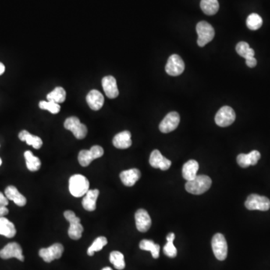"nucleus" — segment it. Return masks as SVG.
Instances as JSON below:
<instances>
[{
  "label": "nucleus",
  "mask_w": 270,
  "mask_h": 270,
  "mask_svg": "<svg viewBox=\"0 0 270 270\" xmlns=\"http://www.w3.org/2000/svg\"><path fill=\"white\" fill-rule=\"evenodd\" d=\"M212 179L206 175H197L194 179L187 181L186 189L189 193L192 194H204L211 187Z\"/></svg>",
  "instance_id": "obj_1"
},
{
  "label": "nucleus",
  "mask_w": 270,
  "mask_h": 270,
  "mask_svg": "<svg viewBox=\"0 0 270 270\" xmlns=\"http://www.w3.org/2000/svg\"><path fill=\"white\" fill-rule=\"evenodd\" d=\"M89 190L90 182L86 176L75 174L69 179V191L74 197H83Z\"/></svg>",
  "instance_id": "obj_2"
},
{
  "label": "nucleus",
  "mask_w": 270,
  "mask_h": 270,
  "mask_svg": "<svg viewBox=\"0 0 270 270\" xmlns=\"http://www.w3.org/2000/svg\"><path fill=\"white\" fill-rule=\"evenodd\" d=\"M64 216H65V219L69 221V224H70V227H69V231H68L69 237L71 239H75V240L80 239L83 232V227L80 224V218L76 216L75 212L71 211V210L65 211L64 212Z\"/></svg>",
  "instance_id": "obj_3"
},
{
  "label": "nucleus",
  "mask_w": 270,
  "mask_h": 270,
  "mask_svg": "<svg viewBox=\"0 0 270 270\" xmlns=\"http://www.w3.org/2000/svg\"><path fill=\"white\" fill-rule=\"evenodd\" d=\"M196 31L198 35L197 44L200 47H204L213 39L215 36L214 28L206 21L199 22L196 26Z\"/></svg>",
  "instance_id": "obj_4"
},
{
  "label": "nucleus",
  "mask_w": 270,
  "mask_h": 270,
  "mask_svg": "<svg viewBox=\"0 0 270 270\" xmlns=\"http://www.w3.org/2000/svg\"><path fill=\"white\" fill-rule=\"evenodd\" d=\"M64 127L67 130L71 131L77 139L81 140L87 135V128L84 124L80 122V119L76 116H71L65 119Z\"/></svg>",
  "instance_id": "obj_5"
},
{
  "label": "nucleus",
  "mask_w": 270,
  "mask_h": 270,
  "mask_svg": "<svg viewBox=\"0 0 270 270\" xmlns=\"http://www.w3.org/2000/svg\"><path fill=\"white\" fill-rule=\"evenodd\" d=\"M212 248L215 257L218 260H225L228 256V243L221 233L214 235L212 239Z\"/></svg>",
  "instance_id": "obj_6"
},
{
  "label": "nucleus",
  "mask_w": 270,
  "mask_h": 270,
  "mask_svg": "<svg viewBox=\"0 0 270 270\" xmlns=\"http://www.w3.org/2000/svg\"><path fill=\"white\" fill-rule=\"evenodd\" d=\"M104 155V150L100 146H93L90 150H83L79 153L78 161L82 167H87L93 160L101 158Z\"/></svg>",
  "instance_id": "obj_7"
},
{
  "label": "nucleus",
  "mask_w": 270,
  "mask_h": 270,
  "mask_svg": "<svg viewBox=\"0 0 270 270\" xmlns=\"http://www.w3.org/2000/svg\"><path fill=\"white\" fill-rule=\"evenodd\" d=\"M245 206L249 210L267 211L270 209V200L264 196L252 194L248 197Z\"/></svg>",
  "instance_id": "obj_8"
},
{
  "label": "nucleus",
  "mask_w": 270,
  "mask_h": 270,
  "mask_svg": "<svg viewBox=\"0 0 270 270\" xmlns=\"http://www.w3.org/2000/svg\"><path fill=\"white\" fill-rule=\"evenodd\" d=\"M236 119V114L233 108L229 106H224L220 108L215 115V122L220 127H228L233 124Z\"/></svg>",
  "instance_id": "obj_9"
},
{
  "label": "nucleus",
  "mask_w": 270,
  "mask_h": 270,
  "mask_svg": "<svg viewBox=\"0 0 270 270\" xmlns=\"http://www.w3.org/2000/svg\"><path fill=\"white\" fill-rule=\"evenodd\" d=\"M185 70V63L177 54H173L169 57L165 66V71L171 76H179Z\"/></svg>",
  "instance_id": "obj_10"
},
{
  "label": "nucleus",
  "mask_w": 270,
  "mask_h": 270,
  "mask_svg": "<svg viewBox=\"0 0 270 270\" xmlns=\"http://www.w3.org/2000/svg\"><path fill=\"white\" fill-rule=\"evenodd\" d=\"M64 247L60 243H55L49 248L41 249L39 251V256L47 263H51L56 259L62 257Z\"/></svg>",
  "instance_id": "obj_11"
},
{
  "label": "nucleus",
  "mask_w": 270,
  "mask_h": 270,
  "mask_svg": "<svg viewBox=\"0 0 270 270\" xmlns=\"http://www.w3.org/2000/svg\"><path fill=\"white\" fill-rule=\"evenodd\" d=\"M0 257L4 260L15 257L20 261H24L23 250L20 245L17 243H10L6 245L0 251Z\"/></svg>",
  "instance_id": "obj_12"
},
{
  "label": "nucleus",
  "mask_w": 270,
  "mask_h": 270,
  "mask_svg": "<svg viewBox=\"0 0 270 270\" xmlns=\"http://www.w3.org/2000/svg\"><path fill=\"white\" fill-rule=\"evenodd\" d=\"M179 122H180V116L177 112L169 113L160 123V131L162 133H170L178 127Z\"/></svg>",
  "instance_id": "obj_13"
},
{
  "label": "nucleus",
  "mask_w": 270,
  "mask_h": 270,
  "mask_svg": "<svg viewBox=\"0 0 270 270\" xmlns=\"http://www.w3.org/2000/svg\"><path fill=\"white\" fill-rule=\"evenodd\" d=\"M135 223L140 232H147L152 225V220L147 210L140 209L135 213Z\"/></svg>",
  "instance_id": "obj_14"
},
{
  "label": "nucleus",
  "mask_w": 270,
  "mask_h": 270,
  "mask_svg": "<svg viewBox=\"0 0 270 270\" xmlns=\"http://www.w3.org/2000/svg\"><path fill=\"white\" fill-rule=\"evenodd\" d=\"M150 164L153 168H159L161 171H167L171 166V161L163 156L158 150H153L152 152L150 158Z\"/></svg>",
  "instance_id": "obj_15"
},
{
  "label": "nucleus",
  "mask_w": 270,
  "mask_h": 270,
  "mask_svg": "<svg viewBox=\"0 0 270 270\" xmlns=\"http://www.w3.org/2000/svg\"><path fill=\"white\" fill-rule=\"evenodd\" d=\"M260 158V153L257 150H253L249 154H239L236 158L238 165L241 168H246L251 165H257Z\"/></svg>",
  "instance_id": "obj_16"
},
{
  "label": "nucleus",
  "mask_w": 270,
  "mask_h": 270,
  "mask_svg": "<svg viewBox=\"0 0 270 270\" xmlns=\"http://www.w3.org/2000/svg\"><path fill=\"white\" fill-rule=\"evenodd\" d=\"M103 90L109 98H115L119 96L116 80L113 76H106L102 79Z\"/></svg>",
  "instance_id": "obj_17"
},
{
  "label": "nucleus",
  "mask_w": 270,
  "mask_h": 270,
  "mask_svg": "<svg viewBox=\"0 0 270 270\" xmlns=\"http://www.w3.org/2000/svg\"><path fill=\"white\" fill-rule=\"evenodd\" d=\"M86 102L92 110L98 111L104 105V96L98 90H91L86 96Z\"/></svg>",
  "instance_id": "obj_18"
},
{
  "label": "nucleus",
  "mask_w": 270,
  "mask_h": 270,
  "mask_svg": "<svg viewBox=\"0 0 270 270\" xmlns=\"http://www.w3.org/2000/svg\"><path fill=\"white\" fill-rule=\"evenodd\" d=\"M113 144L116 148L125 150L132 146V135L129 131H124L115 135L113 139Z\"/></svg>",
  "instance_id": "obj_19"
},
{
  "label": "nucleus",
  "mask_w": 270,
  "mask_h": 270,
  "mask_svg": "<svg viewBox=\"0 0 270 270\" xmlns=\"http://www.w3.org/2000/svg\"><path fill=\"white\" fill-rule=\"evenodd\" d=\"M140 176H141L140 171L136 168L122 171L119 175L122 183L129 187L133 186L139 180Z\"/></svg>",
  "instance_id": "obj_20"
},
{
  "label": "nucleus",
  "mask_w": 270,
  "mask_h": 270,
  "mask_svg": "<svg viewBox=\"0 0 270 270\" xmlns=\"http://www.w3.org/2000/svg\"><path fill=\"white\" fill-rule=\"evenodd\" d=\"M99 195V191L98 189H93V190H89L83 196V200H82V205L83 208L87 211H94L96 209V201Z\"/></svg>",
  "instance_id": "obj_21"
},
{
  "label": "nucleus",
  "mask_w": 270,
  "mask_h": 270,
  "mask_svg": "<svg viewBox=\"0 0 270 270\" xmlns=\"http://www.w3.org/2000/svg\"><path fill=\"white\" fill-rule=\"evenodd\" d=\"M5 196L8 200H12L15 204L19 207H24L26 204V198L20 194L16 187L13 186H9L5 189Z\"/></svg>",
  "instance_id": "obj_22"
},
{
  "label": "nucleus",
  "mask_w": 270,
  "mask_h": 270,
  "mask_svg": "<svg viewBox=\"0 0 270 270\" xmlns=\"http://www.w3.org/2000/svg\"><path fill=\"white\" fill-rule=\"evenodd\" d=\"M198 170V162L195 160H189L182 167V176L186 180H192L197 176Z\"/></svg>",
  "instance_id": "obj_23"
},
{
  "label": "nucleus",
  "mask_w": 270,
  "mask_h": 270,
  "mask_svg": "<svg viewBox=\"0 0 270 270\" xmlns=\"http://www.w3.org/2000/svg\"><path fill=\"white\" fill-rule=\"evenodd\" d=\"M18 137L21 141L26 142L28 145L33 146V148L36 149V150H39L42 147V140L38 136L31 135L27 131H21L18 135Z\"/></svg>",
  "instance_id": "obj_24"
},
{
  "label": "nucleus",
  "mask_w": 270,
  "mask_h": 270,
  "mask_svg": "<svg viewBox=\"0 0 270 270\" xmlns=\"http://www.w3.org/2000/svg\"><path fill=\"white\" fill-rule=\"evenodd\" d=\"M17 231L15 225L5 217L0 218V235L7 238H13Z\"/></svg>",
  "instance_id": "obj_25"
},
{
  "label": "nucleus",
  "mask_w": 270,
  "mask_h": 270,
  "mask_svg": "<svg viewBox=\"0 0 270 270\" xmlns=\"http://www.w3.org/2000/svg\"><path fill=\"white\" fill-rule=\"evenodd\" d=\"M200 8L206 15H214L219 9V4L218 0H201Z\"/></svg>",
  "instance_id": "obj_26"
},
{
  "label": "nucleus",
  "mask_w": 270,
  "mask_h": 270,
  "mask_svg": "<svg viewBox=\"0 0 270 270\" xmlns=\"http://www.w3.org/2000/svg\"><path fill=\"white\" fill-rule=\"evenodd\" d=\"M26 165L29 171L32 172L39 171L41 168V162L39 158L35 156L31 151H26L24 153Z\"/></svg>",
  "instance_id": "obj_27"
},
{
  "label": "nucleus",
  "mask_w": 270,
  "mask_h": 270,
  "mask_svg": "<svg viewBox=\"0 0 270 270\" xmlns=\"http://www.w3.org/2000/svg\"><path fill=\"white\" fill-rule=\"evenodd\" d=\"M140 249L143 251H150L153 258L157 259L159 257L160 246L155 244L153 240L143 239L140 243Z\"/></svg>",
  "instance_id": "obj_28"
},
{
  "label": "nucleus",
  "mask_w": 270,
  "mask_h": 270,
  "mask_svg": "<svg viewBox=\"0 0 270 270\" xmlns=\"http://www.w3.org/2000/svg\"><path fill=\"white\" fill-rule=\"evenodd\" d=\"M47 98L49 101H54V102L59 104L65 101V98H66V92L62 87L58 86V87H56L49 94H47Z\"/></svg>",
  "instance_id": "obj_29"
},
{
  "label": "nucleus",
  "mask_w": 270,
  "mask_h": 270,
  "mask_svg": "<svg viewBox=\"0 0 270 270\" xmlns=\"http://www.w3.org/2000/svg\"><path fill=\"white\" fill-rule=\"evenodd\" d=\"M175 239V234L174 233H170L167 236V244L164 246V253L168 257L174 258L177 255V250L174 245V240Z\"/></svg>",
  "instance_id": "obj_30"
},
{
  "label": "nucleus",
  "mask_w": 270,
  "mask_h": 270,
  "mask_svg": "<svg viewBox=\"0 0 270 270\" xmlns=\"http://www.w3.org/2000/svg\"><path fill=\"white\" fill-rule=\"evenodd\" d=\"M236 51L237 54L245 59L254 57V51L251 48L249 44L245 41H240L236 44Z\"/></svg>",
  "instance_id": "obj_31"
},
{
  "label": "nucleus",
  "mask_w": 270,
  "mask_h": 270,
  "mask_svg": "<svg viewBox=\"0 0 270 270\" xmlns=\"http://www.w3.org/2000/svg\"><path fill=\"white\" fill-rule=\"evenodd\" d=\"M110 261L116 270H122L125 267L124 255L119 251H112L110 254Z\"/></svg>",
  "instance_id": "obj_32"
},
{
  "label": "nucleus",
  "mask_w": 270,
  "mask_h": 270,
  "mask_svg": "<svg viewBox=\"0 0 270 270\" xmlns=\"http://www.w3.org/2000/svg\"><path fill=\"white\" fill-rule=\"evenodd\" d=\"M246 25L251 30H257L260 29L263 25V20L261 17L257 14H251L246 20Z\"/></svg>",
  "instance_id": "obj_33"
},
{
  "label": "nucleus",
  "mask_w": 270,
  "mask_h": 270,
  "mask_svg": "<svg viewBox=\"0 0 270 270\" xmlns=\"http://www.w3.org/2000/svg\"><path fill=\"white\" fill-rule=\"evenodd\" d=\"M107 244H108L107 238L104 236H99L93 242V244L87 250V254L89 256H93L95 252L101 251Z\"/></svg>",
  "instance_id": "obj_34"
},
{
  "label": "nucleus",
  "mask_w": 270,
  "mask_h": 270,
  "mask_svg": "<svg viewBox=\"0 0 270 270\" xmlns=\"http://www.w3.org/2000/svg\"><path fill=\"white\" fill-rule=\"evenodd\" d=\"M39 108L41 110L48 111L53 114H57L60 111V106L59 104L54 102V101H41L39 102Z\"/></svg>",
  "instance_id": "obj_35"
},
{
  "label": "nucleus",
  "mask_w": 270,
  "mask_h": 270,
  "mask_svg": "<svg viewBox=\"0 0 270 270\" xmlns=\"http://www.w3.org/2000/svg\"><path fill=\"white\" fill-rule=\"evenodd\" d=\"M246 63L249 68H254L257 65V59L254 58V57H250L246 59Z\"/></svg>",
  "instance_id": "obj_36"
},
{
  "label": "nucleus",
  "mask_w": 270,
  "mask_h": 270,
  "mask_svg": "<svg viewBox=\"0 0 270 270\" xmlns=\"http://www.w3.org/2000/svg\"><path fill=\"white\" fill-rule=\"evenodd\" d=\"M8 200L6 196L4 195L2 192H0V206H8Z\"/></svg>",
  "instance_id": "obj_37"
},
{
  "label": "nucleus",
  "mask_w": 270,
  "mask_h": 270,
  "mask_svg": "<svg viewBox=\"0 0 270 270\" xmlns=\"http://www.w3.org/2000/svg\"><path fill=\"white\" fill-rule=\"evenodd\" d=\"M8 210L5 206H0V218L4 217L5 215H8Z\"/></svg>",
  "instance_id": "obj_38"
},
{
  "label": "nucleus",
  "mask_w": 270,
  "mask_h": 270,
  "mask_svg": "<svg viewBox=\"0 0 270 270\" xmlns=\"http://www.w3.org/2000/svg\"><path fill=\"white\" fill-rule=\"evenodd\" d=\"M5 67L2 62H0V75H2V74L5 72Z\"/></svg>",
  "instance_id": "obj_39"
},
{
  "label": "nucleus",
  "mask_w": 270,
  "mask_h": 270,
  "mask_svg": "<svg viewBox=\"0 0 270 270\" xmlns=\"http://www.w3.org/2000/svg\"><path fill=\"white\" fill-rule=\"evenodd\" d=\"M101 270H113L111 267H105V268L102 269Z\"/></svg>",
  "instance_id": "obj_40"
},
{
  "label": "nucleus",
  "mask_w": 270,
  "mask_h": 270,
  "mask_svg": "<svg viewBox=\"0 0 270 270\" xmlns=\"http://www.w3.org/2000/svg\"><path fill=\"white\" fill-rule=\"evenodd\" d=\"M2 165V160L0 158V165Z\"/></svg>",
  "instance_id": "obj_41"
}]
</instances>
